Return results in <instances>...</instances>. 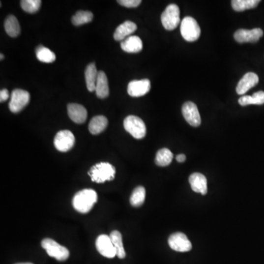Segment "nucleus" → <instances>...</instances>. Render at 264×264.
Wrapping results in <instances>:
<instances>
[{"label": "nucleus", "mask_w": 264, "mask_h": 264, "mask_svg": "<svg viewBox=\"0 0 264 264\" xmlns=\"http://www.w3.org/2000/svg\"><path fill=\"white\" fill-rule=\"evenodd\" d=\"M33 264L32 263H22V264Z\"/></svg>", "instance_id": "f704fd0d"}, {"label": "nucleus", "mask_w": 264, "mask_h": 264, "mask_svg": "<svg viewBox=\"0 0 264 264\" xmlns=\"http://www.w3.org/2000/svg\"><path fill=\"white\" fill-rule=\"evenodd\" d=\"M259 78L257 74L248 72L238 82L236 86V92L238 95H244L249 89H251L259 83Z\"/></svg>", "instance_id": "4468645a"}, {"label": "nucleus", "mask_w": 264, "mask_h": 264, "mask_svg": "<svg viewBox=\"0 0 264 264\" xmlns=\"http://www.w3.org/2000/svg\"><path fill=\"white\" fill-rule=\"evenodd\" d=\"M146 189L143 186H139L133 191L130 198V204L132 206L140 207L144 204L146 200Z\"/></svg>", "instance_id": "bb28decb"}, {"label": "nucleus", "mask_w": 264, "mask_h": 264, "mask_svg": "<svg viewBox=\"0 0 264 264\" xmlns=\"http://www.w3.org/2000/svg\"><path fill=\"white\" fill-rule=\"evenodd\" d=\"M41 5V0H22L21 1V6L27 13H36L39 10Z\"/></svg>", "instance_id": "c756f323"}, {"label": "nucleus", "mask_w": 264, "mask_h": 264, "mask_svg": "<svg viewBox=\"0 0 264 264\" xmlns=\"http://www.w3.org/2000/svg\"><path fill=\"white\" fill-rule=\"evenodd\" d=\"M86 85L89 92L95 91V85H96L97 79H98V72L97 71L95 63L89 64L86 68Z\"/></svg>", "instance_id": "4be33fe9"}, {"label": "nucleus", "mask_w": 264, "mask_h": 264, "mask_svg": "<svg viewBox=\"0 0 264 264\" xmlns=\"http://www.w3.org/2000/svg\"><path fill=\"white\" fill-rule=\"evenodd\" d=\"M89 176L91 180L95 183H104L115 178L116 168L108 162H100L90 168Z\"/></svg>", "instance_id": "f03ea898"}, {"label": "nucleus", "mask_w": 264, "mask_h": 264, "mask_svg": "<svg viewBox=\"0 0 264 264\" xmlns=\"http://www.w3.org/2000/svg\"><path fill=\"white\" fill-rule=\"evenodd\" d=\"M238 104L243 107L251 104L262 105L264 104V92L259 91L255 92L253 95H244L238 99Z\"/></svg>", "instance_id": "b1692460"}, {"label": "nucleus", "mask_w": 264, "mask_h": 264, "mask_svg": "<svg viewBox=\"0 0 264 264\" xmlns=\"http://www.w3.org/2000/svg\"><path fill=\"white\" fill-rule=\"evenodd\" d=\"M4 29L9 36L16 38L21 32L20 25L16 16L9 15L4 22Z\"/></svg>", "instance_id": "412c9836"}, {"label": "nucleus", "mask_w": 264, "mask_h": 264, "mask_svg": "<svg viewBox=\"0 0 264 264\" xmlns=\"http://www.w3.org/2000/svg\"><path fill=\"white\" fill-rule=\"evenodd\" d=\"M170 247L174 251L186 253L192 248V243L183 233L177 232L172 234L168 238Z\"/></svg>", "instance_id": "1a4fd4ad"}, {"label": "nucleus", "mask_w": 264, "mask_h": 264, "mask_svg": "<svg viewBox=\"0 0 264 264\" xmlns=\"http://www.w3.org/2000/svg\"><path fill=\"white\" fill-rule=\"evenodd\" d=\"M108 125V120L105 116H98L92 117L89 123V132L94 135L104 132Z\"/></svg>", "instance_id": "aec40b11"}, {"label": "nucleus", "mask_w": 264, "mask_h": 264, "mask_svg": "<svg viewBox=\"0 0 264 264\" xmlns=\"http://www.w3.org/2000/svg\"><path fill=\"white\" fill-rule=\"evenodd\" d=\"M92 19H93V14L91 12L80 10L73 16L71 22L75 26H80V25L92 22Z\"/></svg>", "instance_id": "c85d7f7f"}, {"label": "nucleus", "mask_w": 264, "mask_h": 264, "mask_svg": "<svg viewBox=\"0 0 264 264\" xmlns=\"http://www.w3.org/2000/svg\"><path fill=\"white\" fill-rule=\"evenodd\" d=\"M30 95L28 91L24 89H16L12 92L9 103V109L13 113L22 111L29 102Z\"/></svg>", "instance_id": "0eeeda50"}, {"label": "nucleus", "mask_w": 264, "mask_h": 264, "mask_svg": "<svg viewBox=\"0 0 264 264\" xmlns=\"http://www.w3.org/2000/svg\"><path fill=\"white\" fill-rule=\"evenodd\" d=\"M110 238H111L112 242L114 245L116 249V256L120 259H123L126 257V254L125 252L124 247L123 244V238H122L121 234L119 231H113L110 234Z\"/></svg>", "instance_id": "5701e85b"}, {"label": "nucleus", "mask_w": 264, "mask_h": 264, "mask_svg": "<svg viewBox=\"0 0 264 264\" xmlns=\"http://www.w3.org/2000/svg\"><path fill=\"white\" fill-rule=\"evenodd\" d=\"M125 130L135 139L144 138L146 135V126L144 121L135 116H129L123 122Z\"/></svg>", "instance_id": "423d86ee"}, {"label": "nucleus", "mask_w": 264, "mask_h": 264, "mask_svg": "<svg viewBox=\"0 0 264 264\" xmlns=\"http://www.w3.org/2000/svg\"><path fill=\"white\" fill-rule=\"evenodd\" d=\"M41 246L46 250L50 257L55 258L59 262H64L69 257V251L66 247L60 245L52 238H46L41 241Z\"/></svg>", "instance_id": "20e7f679"}, {"label": "nucleus", "mask_w": 264, "mask_h": 264, "mask_svg": "<svg viewBox=\"0 0 264 264\" xmlns=\"http://www.w3.org/2000/svg\"><path fill=\"white\" fill-rule=\"evenodd\" d=\"M95 93L97 96L100 98H105L110 94L109 89L108 80L105 73L103 71L98 72V79H97L96 85H95Z\"/></svg>", "instance_id": "6ab92c4d"}, {"label": "nucleus", "mask_w": 264, "mask_h": 264, "mask_svg": "<svg viewBox=\"0 0 264 264\" xmlns=\"http://www.w3.org/2000/svg\"><path fill=\"white\" fill-rule=\"evenodd\" d=\"M189 181L194 192L201 193L203 195H206L208 192V186L205 176L199 173H195L189 176Z\"/></svg>", "instance_id": "dca6fc26"}, {"label": "nucleus", "mask_w": 264, "mask_h": 264, "mask_svg": "<svg viewBox=\"0 0 264 264\" xmlns=\"http://www.w3.org/2000/svg\"><path fill=\"white\" fill-rule=\"evenodd\" d=\"M36 57L38 60L46 63H51L56 59V55L50 49L43 46H38L36 49Z\"/></svg>", "instance_id": "cd10ccee"}, {"label": "nucleus", "mask_w": 264, "mask_h": 264, "mask_svg": "<svg viewBox=\"0 0 264 264\" xmlns=\"http://www.w3.org/2000/svg\"><path fill=\"white\" fill-rule=\"evenodd\" d=\"M117 2L120 4V5L124 6L126 7H129V8H133V7H137L140 5V3L142 2L141 0H118Z\"/></svg>", "instance_id": "7c9ffc66"}, {"label": "nucleus", "mask_w": 264, "mask_h": 264, "mask_svg": "<svg viewBox=\"0 0 264 264\" xmlns=\"http://www.w3.org/2000/svg\"><path fill=\"white\" fill-rule=\"evenodd\" d=\"M264 35V31L261 28L253 29H238L234 33V39L239 43H256Z\"/></svg>", "instance_id": "9b49d317"}, {"label": "nucleus", "mask_w": 264, "mask_h": 264, "mask_svg": "<svg viewBox=\"0 0 264 264\" xmlns=\"http://www.w3.org/2000/svg\"><path fill=\"white\" fill-rule=\"evenodd\" d=\"M162 25L167 30H174L180 24V9L176 4H171L166 7L161 16Z\"/></svg>", "instance_id": "39448f33"}, {"label": "nucleus", "mask_w": 264, "mask_h": 264, "mask_svg": "<svg viewBox=\"0 0 264 264\" xmlns=\"http://www.w3.org/2000/svg\"><path fill=\"white\" fill-rule=\"evenodd\" d=\"M182 114L190 126L198 127L201 124V117L198 107L195 103L187 101L182 107Z\"/></svg>", "instance_id": "9d476101"}, {"label": "nucleus", "mask_w": 264, "mask_h": 264, "mask_svg": "<svg viewBox=\"0 0 264 264\" xmlns=\"http://www.w3.org/2000/svg\"><path fill=\"white\" fill-rule=\"evenodd\" d=\"M75 137L74 134L68 130L60 131L56 134L54 144L57 150L60 152H67L74 147Z\"/></svg>", "instance_id": "6e6552de"}, {"label": "nucleus", "mask_w": 264, "mask_h": 264, "mask_svg": "<svg viewBox=\"0 0 264 264\" xmlns=\"http://www.w3.org/2000/svg\"><path fill=\"white\" fill-rule=\"evenodd\" d=\"M137 27L135 23L131 21H126L122 25H119L115 31L114 38L117 41H123V40L130 36L133 32L137 30Z\"/></svg>", "instance_id": "f3484780"}, {"label": "nucleus", "mask_w": 264, "mask_h": 264, "mask_svg": "<svg viewBox=\"0 0 264 264\" xmlns=\"http://www.w3.org/2000/svg\"><path fill=\"white\" fill-rule=\"evenodd\" d=\"M150 89V82L147 79L134 80L128 86V93L132 97H140L147 94Z\"/></svg>", "instance_id": "ddd939ff"}, {"label": "nucleus", "mask_w": 264, "mask_h": 264, "mask_svg": "<svg viewBox=\"0 0 264 264\" xmlns=\"http://www.w3.org/2000/svg\"><path fill=\"white\" fill-rule=\"evenodd\" d=\"M98 201V195L93 189H86L80 191L73 198V206L81 214H87Z\"/></svg>", "instance_id": "f257e3e1"}, {"label": "nucleus", "mask_w": 264, "mask_h": 264, "mask_svg": "<svg viewBox=\"0 0 264 264\" xmlns=\"http://www.w3.org/2000/svg\"><path fill=\"white\" fill-rule=\"evenodd\" d=\"M122 49L128 53H137L143 49V41L138 36L128 37L120 44Z\"/></svg>", "instance_id": "a211bd4d"}, {"label": "nucleus", "mask_w": 264, "mask_h": 264, "mask_svg": "<svg viewBox=\"0 0 264 264\" xmlns=\"http://www.w3.org/2000/svg\"><path fill=\"white\" fill-rule=\"evenodd\" d=\"M68 114L71 120L78 124L85 123L87 120V110L81 104H75V103L68 104Z\"/></svg>", "instance_id": "2eb2a0df"}, {"label": "nucleus", "mask_w": 264, "mask_h": 264, "mask_svg": "<svg viewBox=\"0 0 264 264\" xmlns=\"http://www.w3.org/2000/svg\"><path fill=\"white\" fill-rule=\"evenodd\" d=\"M260 2V0H233L231 5L235 11L241 12L255 8Z\"/></svg>", "instance_id": "a878e982"}, {"label": "nucleus", "mask_w": 264, "mask_h": 264, "mask_svg": "<svg viewBox=\"0 0 264 264\" xmlns=\"http://www.w3.org/2000/svg\"><path fill=\"white\" fill-rule=\"evenodd\" d=\"M9 98V92L7 89H3L0 91V101L4 102Z\"/></svg>", "instance_id": "2f4dec72"}, {"label": "nucleus", "mask_w": 264, "mask_h": 264, "mask_svg": "<svg viewBox=\"0 0 264 264\" xmlns=\"http://www.w3.org/2000/svg\"><path fill=\"white\" fill-rule=\"evenodd\" d=\"M0 56H1L0 57V58H1V60H2V59H4V55H1H1H0Z\"/></svg>", "instance_id": "72a5a7b5"}, {"label": "nucleus", "mask_w": 264, "mask_h": 264, "mask_svg": "<svg viewBox=\"0 0 264 264\" xmlns=\"http://www.w3.org/2000/svg\"><path fill=\"white\" fill-rule=\"evenodd\" d=\"M95 247L101 256L108 259H113L116 256V249L109 235H100L95 241Z\"/></svg>", "instance_id": "f8f14e48"}, {"label": "nucleus", "mask_w": 264, "mask_h": 264, "mask_svg": "<svg viewBox=\"0 0 264 264\" xmlns=\"http://www.w3.org/2000/svg\"><path fill=\"white\" fill-rule=\"evenodd\" d=\"M201 28L197 21L191 16H186L180 23V33L185 41L194 42L201 36Z\"/></svg>", "instance_id": "7ed1b4c3"}, {"label": "nucleus", "mask_w": 264, "mask_h": 264, "mask_svg": "<svg viewBox=\"0 0 264 264\" xmlns=\"http://www.w3.org/2000/svg\"><path fill=\"white\" fill-rule=\"evenodd\" d=\"M173 159H174V154L169 149L162 148L156 153L155 162L158 166L166 167L171 165Z\"/></svg>", "instance_id": "393cba45"}, {"label": "nucleus", "mask_w": 264, "mask_h": 264, "mask_svg": "<svg viewBox=\"0 0 264 264\" xmlns=\"http://www.w3.org/2000/svg\"><path fill=\"white\" fill-rule=\"evenodd\" d=\"M186 156L184 154H179L176 156V160L178 162H184L186 161Z\"/></svg>", "instance_id": "473e14b6"}]
</instances>
